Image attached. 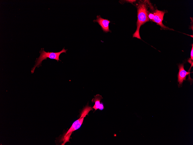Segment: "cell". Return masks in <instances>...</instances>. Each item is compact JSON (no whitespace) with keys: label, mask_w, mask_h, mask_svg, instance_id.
Returning <instances> with one entry per match:
<instances>
[{"label":"cell","mask_w":193,"mask_h":145,"mask_svg":"<svg viewBox=\"0 0 193 145\" xmlns=\"http://www.w3.org/2000/svg\"><path fill=\"white\" fill-rule=\"evenodd\" d=\"M146 3L145 1H140L137 4L138 10V19L137 22V29L133 34V37H136L141 39L139 34L140 26L144 23L148 21V12Z\"/></svg>","instance_id":"obj_1"},{"label":"cell","mask_w":193,"mask_h":145,"mask_svg":"<svg viewBox=\"0 0 193 145\" xmlns=\"http://www.w3.org/2000/svg\"><path fill=\"white\" fill-rule=\"evenodd\" d=\"M67 51V49L66 50L63 48L61 51L58 52H47L44 51V48H41L40 51V56L38 58H36L35 61V64L31 69V73H33L36 67H38L41 66L42 62L44 60H46L47 58L51 59L56 60L57 62L59 60L61 61L59 58L60 55L62 53H66Z\"/></svg>","instance_id":"obj_2"},{"label":"cell","mask_w":193,"mask_h":145,"mask_svg":"<svg viewBox=\"0 0 193 145\" xmlns=\"http://www.w3.org/2000/svg\"><path fill=\"white\" fill-rule=\"evenodd\" d=\"M179 71L177 74L178 82L179 83L178 86L180 87L182 86L184 80H186L187 76L190 72H187L184 69L183 64H179L178 65Z\"/></svg>","instance_id":"obj_3"},{"label":"cell","mask_w":193,"mask_h":145,"mask_svg":"<svg viewBox=\"0 0 193 145\" xmlns=\"http://www.w3.org/2000/svg\"><path fill=\"white\" fill-rule=\"evenodd\" d=\"M165 13V12L164 11L156 10L155 12L154 13V17L152 21L157 23L162 28L169 29L168 27L165 26L162 22Z\"/></svg>","instance_id":"obj_4"},{"label":"cell","mask_w":193,"mask_h":145,"mask_svg":"<svg viewBox=\"0 0 193 145\" xmlns=\"http://www.w3.org/2000/svg\"><path fill=\"white\" fill-rule=\"evenodd\" d=\"M93 21L98 23L104 32H111L109 27L110 21L108 20L102 18L100 15H97L96 16V19L93 20Z\"/></svg>","instance_id":"obj_5"},{"label":"cell","mask_w":193,"mask_h":145,"mask_svg":"<svg viewBox=\"0 0 193 145\" xmlns=\"http://www.w3.org/2000/svg\"><path fill=\"white\" fill-rule=\"evenodd\" d=\"M92 108L88 106V105H86L84 108L81 112L79 121L77 126L74 128L73 132L79 129L81 127L83 122L84 117L88 114V113L90 111L92 110Z\"/></svg>","instance_id":"obj_6"},{"label":"cell","mask_w":193,"mask_h":145,"mask_svg":"<svg viewBox=\"0 0 193 145\" xmlns=\"http://www.w3.org/2000/svg\"><path fill=\"white\" fill-rule=\"evenodd\" d=\"M94 98L92 100V102H94L95 104L92 108L96 111L98 109L100 103V101L103 98L101 95L99 94L94 96Z\"/></svg>","instance_id":"obj_7"},{"label":"cell","mask_w":193,"mask_h":145,"mask_svg":"<svg viewBox=\"0 0 193 145\" xmlns=\"http://www.w3.org/2000/svg\"><path fill=\"white\" fill-rule=\"evenodd\" d=\"M98 109L100 110H102L104 109L103 104L102 102H100Z\"/></svg>","instance_id":"obj_8"},{"label":"cell","mask_w":193,"mask_h":145,"mask_svg":"<svg viewBox=\"0 0 193 145\" xmlns=\"http://www.w3.org/2000/svg\"><path fill=\"white\" fill-rule=\"evenodd\" d=\"M154 17V14H153L151 13H150L148 14V17L149 19L151 20H152V21Z\"/></svg>","instance_id":"obj_9"},{"label":"cell","mask_w":193,"mask_h":145,"mask_svg":"<svg viewBox=\"0 0 193 145\" xmlns=\"http://www.w3.org/2000/svg\"><path fill=\"white\" fill-rule=\"evenodd\" d=\"M190 57H191V59L193 60V44H192V49L191 51V53H190Z\"/></svg>","instance_id":"obj_10"}]
</instances>
